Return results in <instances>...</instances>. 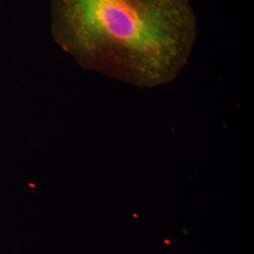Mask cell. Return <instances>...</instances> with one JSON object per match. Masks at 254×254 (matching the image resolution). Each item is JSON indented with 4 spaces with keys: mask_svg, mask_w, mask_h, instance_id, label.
Returning a JSON list of instances; mask_svg holds the SVG:
<instances>
[{
    "mask_svg": "<svg viewBox=\"0 0 254 254\" xmlns=\"http://www.w3.org/2000/svg\"><path fill=\"white\" fill-rule=\"evenodd\" d=\"M60 21L98 46L126 55L143 88L173 81L188 63L197 35L190 0H55Z\"/></svg>",
    "mask_w": 254,
    "mask_h": 254,
    "instance_id": "1",
    "label": "cell"
}]
</instances>
